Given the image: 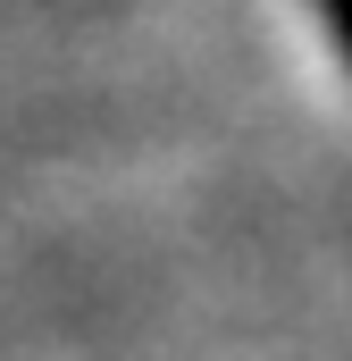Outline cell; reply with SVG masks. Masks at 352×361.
I'll return each mask as SVG.
<instances>
[{"mask_svg":"<svg viewBox=\"0 0 352 361\" xmlns=\"http://www.w3.org/2000/svg\"><path fill=\"white\" fill-rule=\"evenodd\" d=\"M319 17L336 25V42H344V59H352V0H319Z\"/></svg>","mask_w":352,"mask_h":361,"instance_id":"1","label":"cell"}]
</instances>
